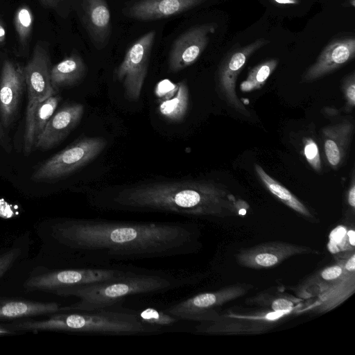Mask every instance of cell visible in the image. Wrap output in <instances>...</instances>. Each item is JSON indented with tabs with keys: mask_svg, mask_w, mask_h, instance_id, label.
Returning <instances> with one entry per match:
<instances>
[{
	"mask_svg": "<svg viewBox=\"0 0 355 355\" xmlns=\"http://www.w3.org/2000/svg\"><path fill=\"white\" fill-rule=\"evenodd\" d=\"M347 202L349 206L354 209L355 207V182L354 176H352V182L347 193Z\"/></svg>",
	"mask_w": 355,
	"mask_h": 355,
	"instance_id": "obj_33",
	"label": "cell"
},
{
	"mask_svg": "<svg viewBox=\"0 0 355 355\" xmlns=\"http://www.w3.org/2000/svg\"><path fill=\"white\" fill-rule=\"evenodd\" d=\"M83 113L84 106L80 103L62 106L49 119L34 148L49 150L60 144L77 126Z\"/></svg>",
	"mask_w": 355,
	"mask_h": 355,
	"instance_id": "obj_16",
	"label": "cell"
},
{
	"mask_svg": "<svg viewBox=\"0 0 355 355\" xmlns=\"http://www.w3.org/2000/svg\"><path fill=\"white\" fill-rule=\"evenodd\" d=\"M248 301L249 303L269 306L274 312H283L288 314L291 311H293L295 302L297 300L283 295L272 297V299H270L268 294H260L248 299Z\"/></svg>",
	"mask_w": 355,
	"mask_h": 355,
	"instance_id": "obj_28",
	"label": "cell"
},
{
	"mask_svg": "<svg viewBox=\"0 0 355 355\" xmlns=\"http://www.w3.org/2000/svg\"><path fill=\"white\" fill-rule=\"evenodd\" d=\"M137 311L139 319L144 323L153 327H164L174 324L180 320L165 311H159L154 308H146Z\"/></svg>",
	"mask_w": 355,
	"mask_h": 355,
	"instance_id": "obj_29",
	"label": "cell"
},
{
	"mask_svg": "<svg viewBox=\"0 0 355 355\" xmlns=\"http://www.w3.org/2000/svg\"><path fill=\"white\" fill-rule=\"evenodd\" d=\"M277 59L267 60L254 67L247 78L241 84L243 92H252L260 89L278 65Z\"/></svg>",
	"mask_w": 355,
	"mask_h": 355,
	"instance_id": "obj_26",
	"label": "cell"
},
{
	"mask_svg": "<svg viewBox=\"0 0 355 355\" xmlns=\"http://www.w3.org/2000/svg\"><path fill=\"white\" fill-rule=\"evenodd\" d=\"M277 3L284 5H294L300 3L299 0H272Z\"/></svg>",
	"mask_w": 355,
	"mask_h": 355,
	"instance_id": "obj_38",
	"label": "cell"
},
{
	"mask_svg": "<svg viewBox=\"0 0 355 355\" xmlns=\"http://www.w3.org/2000/svg\"><path fill=\"white\" fill-rule=\"evenodd\" d=\"M251 287L250 285L238 284L199 293L169 306L165 311L180 320L213 322L220 315L215 310L216 307L242 297Z\"/></svg>",
	"mask_w": 355,
	"mask_h": 355,
	"instance_id": "obj_8",
	"label": "cell"
},
{
	"mask_svg": "<svg viewBox=\"0 0 355 355\" xmlns=\"http://www.w3.org/2000/svg\"><path fill=\"white\" fill-rule=\"evenodd\" d=\"M60 0H39L40 3L45 8L55 7Z\"/></svg>",
	"mask_w": 355,
	"mask_h": 355,
	"instance_id": "obj_36",
	"label": "cell"
},
{
	"mask_svg": "<svg viewBox=\"0 0 355 355\" xmlns=\"http://www.w3.org/2000/svg\"><path fill=\"white\" fill-rule=\"evenodd\" d=\"M318 253L317 250L305 245L270 241L241 249L236 254L235 259L242 267L263 269L275 267L291 257Z\"/></svg>",
	"mask_w": 355,
	"mask_h": 355,
	"instance_id": "obj_11",
	"label": "cell"
},
{
	"mask_svg": "<svg viewBox=\"0 0 355 355\" xmlns=\"http://www.w3.org/2000/svg\"><path fill=\"white\" fill-rule=\"evenodd\" d=\"M23 249L15 245L0 251V279L20 259Z\"/></svg>",
	"mask_w": 355,
	"mask_h": 355,
	"instance_id": "obj_30",
	"label": "cell"
},
{
	"mask_svg": "<svg viewBox=\"0 0 355 355\" xmlns=\"http://www.w3.org/2000/svg\"><path fill=\"white\" fill-rule=\"evenodd\" d=\"M6 29L3 23L0 21V47L3 45L6 40Z\"/></svg>",
	"mask_w": 355,
	"mask_h": 355,
	"instance_id": "obj_37",
	"label": "cell"
},
{
	"mask_svg": "<svg viewBox=\"0 0 355 355\" xmlns=\"http://www.w3.org/2000/svg\"><path fill=\"white\" fill-rule=\"evenodd\" d=\"M92 205L107 211L164 212L195 218L244 214L248 205L221 184L191 180L132 185L96 197Z\"/></svg>",
	"mask_w": 355,
	"mask_h": 355,
	"instance_id": "obj_2",
	"label": "cell"
},
{
	"mask_svg": "<svg viewBox=\"0 0 355 355\" xmlns=\"http://www.w3.org/2000/svg\"><path fill=\"white\" fill-rule=\"evenodd\" d=\"M0 144L6 149L8 150L9 146L8 140L6 137V133L3 131V127L0 121Z\"/></svg>",
	"mask_w": 355,
	"mask_h": 355,
	"instance_id": "obj_34",
	"label": "cell"
},
{
	"mask_svg": "<svg viewBox=\"0 0 355 355\" xmlns=\"http://www.w3.org/2000/svg\"><path fill=\"white\" fill-rule=\"evenodd\" d=\"M61 306L57 302H41L0 297V322L47 315L60 312Z\"/></svg>",
	"mask_w": 355,
	"mask_h": 355,
	"instance_id": "obj_21",
	"label": "cell"
},
{
	"mask_svg": "<svg viewBox=\"0 0 355 355\" xmlns=\"http://www.w3.org/2000/svg\"><path fill=\"white\" fill-rule=\"evenodd\" d=\"M343 94L347 101V110H352L355 106V75L352 72L344 80L343 85Z\"/></svg>",
	"mask_w": 355,
	"mask_h": 355,
	"instance_id": "obj_32",
	"label": "cell"
},
{
	"mask_svg": "<svg viewBox=\"0 0 355 355\" xmlns=\"http://www.w3.org/2000/svg\"><path fill=\"white\" fill-rule=\"evenodd\" d=\"M286 315L288 313L274 311L250 315H220L215 321L200 322L196 327V331L209 334L260 333L270 328L272 322Z\"/></svg>",
	"mask_w": 355,
	"mask_h": 355,
	"instance_id": "obj_15",
	"label": "cell"
},
{
	"mask_svg": "<svg viewBox=\"0 0 355 355\" xmlns=\"http://www.w3.org/2000/svg\"><path fill=\"white\" fill-rule=\"evenodd\" d=\"M41 320H19L7 323L15 331H55L105 335L130 336L159 333L161 329L142 322L135 310L119 304L106 308L60 311Z\"/></svg>",
	"mask_w": 355,
	"mask_h": 355,
	"instance_id": "obj_4",
	"label": "cell"
},
{
	"mask_svg": "<svg viewBox=\"0 0 355 355\" xmlns=\"http://www.w3.org/2000/svg\"><path fill=\"white\" fill-rule=\"evenodd\" d=\"M202 276L184 271L137 269L121 277L87 285L57 289L52 293L78 300L61 306V311H89L119 304L128 297L159 294L196 284Z\"/></svg>",
	"mask_w": 355,
	"mask_h": 355,
	"instance_id": "obj_3",
	"label": "cell"
},
{
	"mask_svg": "<svg viewBox=\"0 0 355 355\" xmlns=\"http://www.w3.org/2000/svg\"><path fill=\"white\" fill-rule=\"evenodd\" d=\"M215 23L195 26L179 35L174 41L168 55L169 71L176 73L193 64L201 55L209 35L217 28Z\"/></svg>",
	"mask_w": 355,
	"mask_h": 355,
	"instance_id": "obj_12",
	"label": "cell"
},
{
	"mask_svg": "<svg viewBox=\"0 0 355 355\" xmlns=\"http://www.w3.org/2000/svg\"><path fill=\"white\" fill-rule=\"evenodd\" d=\"M269 42L259 39L253 42L231 51L222 61L218 71V86L225 101L242 114L250 112L239 99L236 93V81L248 59Z\"/></svg>",
	"mask_w": 355,
	"mask_h": 355,
	"instance_id": "obj_10",
	"label": "cell"
},
{
	"mask_svg": "<svg viewBox=\"0 0 355 355\" xmlns=\"http://www.w3.org/2000/svg\"><path fill=\"white\" fill-rule=\"evenodd\" d=\"M304 154L310 166L317 172L321 171V160L318 147L311 138H306L304 142Z\"/></svg>",
	"mask_w": 355,
	"mask_h": 355,
	"instance_id": "obj_31",
	"label": "cell"
},
{
	"mask_svg": "<svg viewBox=\"0 0 355 355\" xmlns=\"http://www.w3.org/2000/svg\"><path fill=\"white\" fill-rule=\"evenodd\" d=\"M25 87L24 67L5 60L0 73V121L3 128L15 121Z\"/></svg>",
	"mask_w": 355,
	"mask_h": 355,
	"instance_id": "obj_14",
	"label": "cell"
},
{
	"mask_svg": "<svg viewBox=\"0 0 355 355\" xmlns=\"http://www.w3.org/2000/svg\"><path fill=\"white\" fill-rule=\"evenodd\" d=\"M101 137L79 138L43 163L33 174L35 182H50L64 178L94 160L105 148Z\"/></svg>",
	"mask_w": 355,
	"mask_h": 355,
	"instance_id": "obj_7",
	"label": "cell"
},
{
	"mask_svg": "<svg viewBox=\"0 0 355 355\" xmlns=\"http://www.w3.org/2000/svg\"><path fill=\"white\" fill-rule=\"evenodd\" d=\"M138 267L117 264L104 268H65L52 270L29 277L24 284L28 291H47L87 285L117 278Z\"/></svg>",
	"mask_w": 355,
	"mask_h": 355,
	"instance_id": "obj_6",
	"label": "cell"
},
{
	"mask_svg": "<svg viewBox=\"0 0 355 355\" xmlns=\"http://www.w3.org/2000/svg\"><path fill=\"white\" fill-rule=\"evenodd\" d=\"M60 96L54 94L29 107H26L24 136V153L29 155L51 116L55 112Z\"/></svg>",
	"mask_w": 355,
	"mask_h": 355,
	"instance_id": "obj_20",
	"label": "cell"
},
{
	"mask_svg": "<svg viewBox=\"0 0 355 355\" xmlns=\"http://www.w3.org/2000/svg\"><path fill=\"white\" fill-rule=\"evenodd\" d=\"M355 292L354 250L312 275L297 288V295L307 300L302 311L322 313L330 311Z\"/></svg>",
	"mask_w": 355,
	"mask_h": 355,
	"instance_id": "obj_5",
	"label": "cell"
},
{
	"mask_svg": "<svg viewBox=\"0 0 355 355\" xmlns=\"http://www.w3.org/2000/svg\"><path fill=\"white\" fill-rule=\"evenodd\" d=\"M83 21L94 44L103 46L111 31V15L105 0H83Z\"/></svg>",
	"mask_w": 355,
	"mask_h": 355,
	"instance_id": "obj_22",
	"label": "cell"
},
{
	"mask_svg": "<svg viewBox=\"0 0 355 355\" xmlns=\"http://www.w3.org/2000/svg\"><path fill=\"white\" fill-rule=\"evenodd\" d=\"M206 0H139L128 10V15L140 21L171 17L188 11Z\"/></svg>",
	"mask_w": 355,
	"mask_h": 355,
	"instance_id": "obj_18",
	"label": "cell"
},
{
	"mask_svg": "<svg viewBox=\"0 0 355 355\" xmlns=\"http://www.w3.org/2000/svg\"><path fill=\"white\" fill-rule=\"evenodd\" d=\"M175 93L169 94L160 101L159 110L166 119L180 121L185 116L189 106V89L185 80L175 84Z\"/></svg>",
	"mask_w": 355,
	"mask_h": 355,
	"instance_id": "obj_25",
	"label": "cell"
},
{
	"mask_svg": "<svg viewBox=\"0 0 355 355\" xmlns=\"http://www.w3.org/2000/svg\"><path fill=\"white\" fill-rule=\"evenodd\" d=\"M34 23L33 14L27 6L17 8L14 17V25L20 44L26 45L30 38Z\"/></svg>",
	"mask_w": 355,
	"mask_h": 355,
	"instance_id": "obj_27",
	"label": "cell"
},
{
	"mask_svg": "<svg viewBox=\"0 0 355 355\" xmlns=\"http://www.w3.org/2000/svg\"><path fill=\"white\" fill-rule=\"evenodd\" d=\"M355 39L345 37L331 42L304 73V82H312L340 68L354 58Z\"/></svg>",
	"mask_w": 355,
	"mask_h": 355,
	"instance_id": "obj_17",
	"label": "cell"
},
{
	"mask_svg": "<svg viewBox=\"0 0 355 355\" xmlns=\"http://www.w3.org/2000/svg\"><path fill=\"white\" fill-rule=\"evenodd\" d=\"M17 332L8 327L6 324H0V336L15 334Z\"/></svg>",
	"mask_w": 355,
	"mask_h": 355,
	"instance_id": "obj_35",
	"label": "cell"
},
{
	"mask_svg": "<svg viewBox=\"0 0 355 355\" xmlns=\"http://www.w3.org/2000/svg\"><path fill=\"white\" fill-rule=\"evenodd\" d=\"M200 235L197 225L182 221L63 218L50 225V236L68 268L188 255L199 249Z\"/></svg>",
	"mask_w": 355,
	"mask_h": 355,
	"instance_id": "obj_1",
	"label": "cell"
},
{
	"mask_svg": "<svg viewBox=\"0 0 355 355\" xmlns=\"http://www.w3.org/2000/svg\"><path fill=\"white\" fill-rule=\"evenodd\" d=\"M51 58L44 45L37 43L31 58L24 67L29 107L55 94L51 81Z\"/></svg>",
	"mask_w": 355,
	"mask_h": 355,
	"instance_id": "obj_13",
	"label": "cell"
},
{
	"mask_svg": "<svg viewBox=\"0 0 355 355\" xmlns=\"http://www.w3.org/2000/svg\"><path fill=\"white\" fill-rule=\"evenodd\" d=\"M155 35V31H150L137 40L115 71L116 78L122 83L129 101H137L140 97Z\"/></svg>",
	"mask_w": 355,
	"mask_h": 355,
	"instance_id": "obj_9",
	"label": "cell"
},
{
	"mask_svg": "<svg viewBox=\"0 0 355 355\" xmlns=\"http://www.w3.org/2000/svg\"><path fill=\"white\" fill-rule=\"evenodd\" d=\"M87 67L82 57L72 53L51 68V81L54 90L73 86L86 75Z\"/></svg>",
	"mask_w": 355,
	"mask_h": 355,
	"instance_id": "obj_23",
	"label": "cell"
},
{
	"mask_svg": "<svg viewBox=\"0 0 355 355\" xmlns=\"http://www.w3.org/2000/svg\"><path fill=\"white\" fill-rule=\"evenodd\" d=\"M354 131V125L348 120L322 129L325 156L332 167L337 168L344 163Z\"/></svg>",
	"mask_w": 355,
	"mask_h": 355,
	"instance_id": "obj_19",
	"label": "cell"
},
{
	"mask_svg": "<svg viewBox=\"0 0 355 355\" xmlns=\"http://www.w3.org/2000/svg\"><path fill=\"white\" fill-rule=\"evenodd\" d=\"M255 172L265 187L279 200L304 218L313 219L314 216L294 194L270 176L263 168L254 164Z\"/></svg>",
	"mask_w": 355,
	"mask_h": 355,
	"instance_id": "obj_24",
	"label": "cell"
}]
</instances>
